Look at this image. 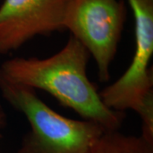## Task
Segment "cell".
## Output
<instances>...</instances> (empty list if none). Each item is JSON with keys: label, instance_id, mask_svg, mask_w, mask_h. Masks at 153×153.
Listing matches in <instances>:
<instances>
[{"label": "cell", "instance_id": "6da1fadb", "mask_svg": "<svg viewBox=\"0 0 153 153\" xmlns=\"http://www.w3.org/2000/svg\"><path fill=\"white\" fill-rule=\"evenodd\" d=\"M90 57L87 49L71 36L60 51L48 58L5 60L0 65V74L10 82L49 93L83 120L96 123L105 131L119 130L124 113L108 108L88 79Z\"/></svg>", "mask_w": 153, "mask_h": 153}, {"label": "cell", "instance_id": "7a4b0ae2", "mask_svg": "<svg viewBox=\"0 0 153 153\" xmlns=\"http://www.w3.org/2000/svg\"><path fill=\"white\" fill-rule=\"evenodd\" d=\"M0 92L30 123L31 130L17 153H86L105 132L96 123L57 113L38 97L36 90L10 82L1 74Z\"/></svg>", "mask_w": 153, "mask_h": 153}, {"label": "cell", "instance_id": "3957f363", "mask_svg": "<svg viewBox=\"0 0 153 153\" xmlns=\"http://www.w3.org/2000/svg\"><path fill=\"white\" fill-rule=\"evenodd\" d=\"M128 1L134 19V54L125 72L100 95L110 109L135 111L142 123L140 135L153 142V0Z\"/></svg>", "mask_w": 153, "mask_h": 153}, {"label": "cell", "instance_id": "277c9868", "mask_svg": "<svg viewBox=\"0 0 153 153\" xmlns=\"http://www.w3.org/2000/svg\"><path fill=\"white\" fill-rule=\"evenodd\" d=\"M125 20L121 0H68L63 29L69 30L93 57L100 82L110 79Z\"/></svg>", "mask_w": 153, "mask_h": 153}, {"label": "cell", "instance_id": "5b68a950", "mask_svg": "<svg viewBox=\"0 0 153 153\" xmlns=\"http://www.w3.org/2000/svg\"><path fill=\"white\" fill-rule=\"evenodd\" d=\"M68 0H4L0 6V54L37 36L63 29Z\"/></svg>", "mask_w": 153, "mask_h": 153}, {"label": "cell", "instance_id": "8992f818", "mask_svg": "<svg viewBox=\"0 0 153 153\" xmlns=\"http://www.w3.org/2000/svg\"><path fill=\"white\" fill-rule=\"evenodd\" d=\"M86 153H153V142L141 135L105 131Z\"/></svg>", "mask_w": 153, "mask_h": 153}, {"label": "cell", "instance_id": "52a82bcc", "mask_svg": "<svg viewBox=\"0 0 153 153\" xmlns=\"http://www.w3.org/2000/svg\"><path fill=\"white\" fill-rule=\"evenodd\" d=\"M4 115L2 109L0 108V126L2 123H4Z\"/></svg>", "mask_w": 153, "mask_h": 153}]
</instances>
